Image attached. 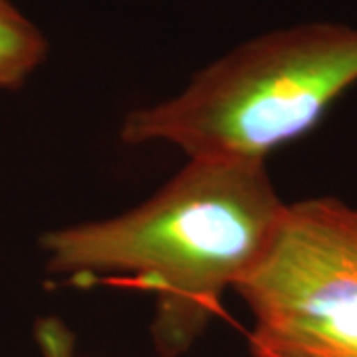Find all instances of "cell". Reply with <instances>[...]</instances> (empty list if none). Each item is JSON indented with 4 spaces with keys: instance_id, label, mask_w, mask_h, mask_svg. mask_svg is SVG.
<instances>
[{
    "instance_id": "obj_1",
    "label": "cell",
    "mask_w": 357,
    "mask_h": 357,
    "mask_svg": "<svg viewBox=\"0 0 357 357\" xmlns=\"http://www.w3.org/2000/svg\"><path fill=\"white\" fill-rule=\"evenodd\" d=\"M286 203L264 161L189 159L123 215L50 230L46 266L68 284L155 294L153 337L165 357L185 351L220 314V298L264 256Z\"/></svg>"
},
{
    "instance_id": "obj_5",
    "label": "cell",
    "mask_w": 357,
    "mask_h": 357,
    "mask_svg": "<svg viewBox=\"0 0 357 357\" xmlns=\"http://www.w3.org/2000/svg\"><path fill=\"white\" fill-rule=\"evenodd\" d=\"M34 337L42 357H74V333L60 318L38 319Z\"/></svg>"
},
{
    "instance_id": "obj_4",
    "label": "cell",
    "mask_w": 357,
    "mask_h": 357,
    "mask_svg": "<svg viewBox=\"0 0 357 357\" xmlns=\"http://www.w3.org/2000/svg\"><path fill=\"white\" fill-rule=\"evenodd\" d=\"M44 32L13 0H0V91L20 88L48 58Z\"/></svg>"
},
{
    "instance_id": "obj_2",
    "label": "cell",
    "mask_w": 357,
    "mask_h": 357,
    "mask_svg": "<svg viewBox=\"0 0 357 357\" xmlns=\"http://www.w3.org/2000/svg\"><path fill=\"white\" fill-rule=\"evenodd\" d=\"M357 84V28L314 20L258 34L195 72L177 96L126 115L128 145L167 141L189 159H246L302 137Z\"/></svg>"
},
{
    "instance_id": "obj_3",
    "label": "cell",
    "mask_w": 357,
    "mask_h": 357,
    "mask_svg": "<svg viewBox=\"0 0 357 357\" xmlns=\"http://www.w3.org/2000/svg\"><path fill=\"white\" fill-rule=\"evenodd\" d=\"M255 357H357V206L286 204L264 256L236 288Z\"/></svg>"
}]
</instances>
